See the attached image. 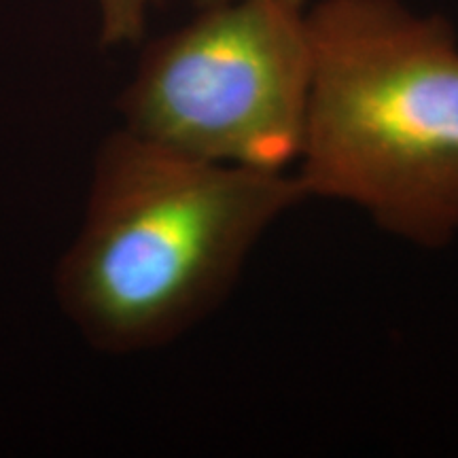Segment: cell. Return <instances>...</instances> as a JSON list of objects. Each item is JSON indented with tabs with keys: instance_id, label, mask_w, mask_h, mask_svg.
Returning a JSON list of instances; mask_svg holds the SVG:
<instances>
[{
	"instance_id": "obj_4",
	"label": "cell",
	"mask_w": 458,
	"mask_h": 458,
	"mask_svg": "<svg viewBox=\"0 0 458 458\" xmlns=\"http://www.w3.org/2000/svg\"><path fill=\"white\" fill-rule=\"evenodd\" d=\"M168 0H98L100 41L105 47L139 43L145 37L148 11Z\"/></svg>"
},
{
	"instance_id": "obj_3",
	"label": "cell",
	"mask_w": 458,
	"mask_h": 458,
	"mask_svg": "<svg viewBox=\"0 0 458 458\" xmlns=\"http://www.w3.org/2000/svg\"><path fill=\"white\" fill-rule=\"evenodd\" d=\"M148 45L119 96L123 128L206 162L297 164L310 91L306 13L286 0H221Z\"/></svg>"
},
{
	"instance_id": "obj_1",
	"label": "cell",
	"mask_w": 458,
	"mask_h": 458,
	"mask_svg": "<svg viewBox=\"0 0 458 458\" xmlns=\"http://www.w3.org/2000/svg\"><path fill=\"white\" fill-rule=\"evenodd\" d=\"M306 199L293 170L206 162L122 125L96 151L57 301L94 351H157L227 300L261 238Z\"/></svg>"
},
{
	"instance_id": "obj_5",
	"label": "cell",
	"mask_w": 458,
	"mask_h": 458,
	"mask_svg": "<svg viewBox=\"0 0 458 458\" xmlns=\"http://www.w3.org/2000/svg\"><path fill=\"white\" fill-rule=\"evenodd\" d=\"M196 3L199 4V7H206V4L221 3V0H196ZM286 3H289V4H293V7H297V9H303V7H306V3H308V0H286Z\"/></svg>"
},
{
	"instance_id": "obj_2",
	"label": "cell",
	"mask_w": 458,
	"mask_h": 458,
	"mask_svg": "<svg viewBox=\"0 0 458 458\" xmlns=\"http://www.w3.org/2000/svg\"><path fill=\"white\" fill-rule=\"evenodd\" d=\"M310 91L295 174L420 249L458 236V41L399 0L306 13Z\"/></svg>"
}]
</instances>
